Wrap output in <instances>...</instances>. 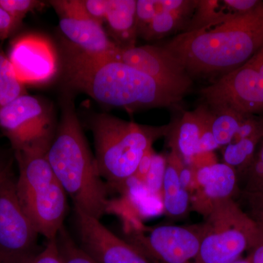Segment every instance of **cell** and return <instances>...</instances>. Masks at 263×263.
<instances>
[{"instance_id":"36","label":"cell","mask_w":263,"mask_h":263,"mask_svg":"<svg viewBox=\"0 0 263 263\" xmlns=\"http://www.w3.org/2000/svg\"><path fill=\"white\" fill-rule=\"evenodd\" d=\"M233 263H252V262H251L250 259H249V257H247L246 258L240 257V258L237 259L236 261H235V262Z\"/></svg>"},{"instance_id":"34","label":"cell","mask_w":263,"mask_h":263,"mask_svg":"<svg viewBox=\"0 0 263 263\" xmlns=\"http://www.w3.org/2000/svg\"><path fill=\"white\" fill-rule=\"evenodd\" d=\"M17 24L18 22L0 7V38L6 37Z\"/></svg>"},{"instance_id":"17","label":"cell","mask_w":263,"mask_h":263,"mask_svg":"<svg viewBox=\"0 0 263 263\" xmlns=\"http://www.w3.org/2000/svg\"><path fill=\"white\" fill-rule=\"evenodd\" d=\"M136 0H108L103 24H106L112 41L119 48L136 46Z\"/></svg>"},{"instance_id":"18","label":"cell","mask_w":263,"mask_h":263,"mask_svg":"<svg viewBox=\"0 0 263 263\" xmlns=\"http://www.w3.org/2000/svg\"><path fill=\"white\" fill-rule=\"evenodd\" d=\"M167 159L162 186L164 212L171 217H181L188 212L191 197L180 182V171L184 166L183 159L171 151Z\"/></svg>"},{"instance_id":"15","label":"cell","mask_w":263,"mask_h":263,"mask_svg":"<svg viewBox=\"0 0 263 263\" xmlns=\"http://www.w3.org/2000/svg\"><path fill=\"white\" fill-rule=\"evenodd\" d=\"M213 112L205 103L192 111H186L180 119L171 122L167 137L171 151L183 162L196 155L203 133L212 127Z\"/></svg>"},{"instance_id":"33","label":"cell","mask_w":263,"mask_h":263,"mask_svg":"<svg viewBox=\"0 0 263 263\" xmlns=\"http://www.w3.org/2000/svg\"><path fill=\"white\" fill-rule=\"evenodd\" d=\"M155 151L153 148L148 151V152L143 156V158L140 162L139 165H138V169H137L136 174H135L133 177L136 178L137 180L144 183L145 179L147 174H148V171H149L151 164H152V157H153Z\"/></svg>"},{"instance_id":"12","label":"cell","mask_w":263,"mask_h":263,"mask_svg":"<svg viewBox=\"0 0 263 263\" xmlns=\"http://www.w3.org/2000/svg\"><path fill=\"white\" fill-rule=\"evenodd\" d=\"M81 248L98 263H152L100 219L75 209Z\"/></svg>"},{"instance_id":"8","label":"cell","mask_w":263,"mask_h":263,"mask_svg":"<svg viewBox=\"0 0 263 263\" xmlns=\"http://www.w3.org/2000/svg\"><path fill=\"white\" fill-rule=\"evenodd\" d=\"M10 174L0 183V263H29L38 251L37 233L19 201Z\"/></svg>"},{"instance_id":"19","label":"cell","mask_w":263,"mask_h":263,"mask_svg":"<svg viewBox=\"0 0 263 263\" xmlns=\"http://www.w3.org/2000/svg\"><path fill=\"white\" fill-rule=\"evenodd\" d=\"M210 108L213 112L212 132L215 141L219 147L228 146L248 115L226 107Z\"/></svg>"},{"instance_id":"21","label":"cell","mask_w":263,"mask_h":263,"mask_svg":"<svg viewBox=\"0 0 263 263\" xmlns=\"http://www.w3.org/2000/svg\"><path fill=\"white\" fill-rule=\"evenodd\" d=\"M223 5L218 0H197L193 17L183 32L198 30L224 20L233 13L226 12L228 10L224 5L222 8Z\"/></svg>"},{"instance_id":"16","label":"cell","mask_w":263,"mask_h":263,"mask_svg":"<svg viewBox=\"0 0 263 263\" xmlns=\"http://www.w3.org/2000/svg\"><path fill=\"white\" fill-rule=\"evenodd\" d=\"M197 0H155V15L138 33L146 41L160 39L187 27Z\"/></svg>"},{"instance_id":"26","label":"cell","mask_w":263,"mask_h":263,"mask_svg":"<svg viewBox=\"0 0 263 263\" xmlns=\"http://www.w3.org/2000/svg\"><path fill=\"white\" fill-rule=\"evenodd\" d=\"M41 5L40 2L33 0H0V7L18 23L29 12L39 8Z\"/></svg>"},{"instance_id":"29","label":"cell","mask_w":263,"mask_h":263,"mask_svg":"<svg viewBox=\"0 0 263 263\" xmlns=\"http://www.w3.org/2000/svg\"><path fill=\"white\" fill-rule=\"evenodd\" d=\"M84 11L91 18L103 24L108 0H81Z\"/></svg>"},{"instance_id":"10","label":"cell","mask_w":263,"mask_h":263,"mask_svg":"<svg viewBox=\"0 0 263 263\" xmlns=\"http://www.w3.org/2000/svg\"><path fill=\"white\" fill-rule=\"evenodd\" d=\"M60 18V27L69 44L87 56L116 57L119 48L113 42L103 24L84 11L81 0L51 2Z\"/></svg>"},{"instance_id":"9","label":"cell","mask_w":263,"mask_h":263,"mask_svg":"<svg viewBox=\"0 0 263 263\" xmlns=\"http://www.w3.org/2000/svg\"><path fill=\"white\" fill-rule=\"evenodd\" d=\"M51 118L41 100L27 94L0 110V128L15 151L31 147H49Z\"/></svg>"},{"instance_id":"2","label":"cell","mask_w":263,"mask_h":263,"mask_svg":"<svg viewBox=\"0 0 263 263\" xmlns=\"http://www.w3.org/2000/svg\"><path fill=\"white\" fill-rule=\"evenodd\" d=\"M263 46V3L243 14L183 32L164 45L190 77H205L238 68Z\"/></svg>"},{"instance_id":"25","label":"cell","mask_w":263,"mask_h":263,"mask_svg":"<svg viewBox=\"0 0 263 263\" xmlns=\"http://www.w3.org/2000/svg\"><path fill=\"white\" fill-rule=\"evenodd\" d=\"M166 164V157L158 154H154L150 169L144 181L145 186L150 195L162 197V186Z\"/></svg>"},{"instance_id":"3","label":"cell","mask_w":263,"mask_h":263,"mask_svg":"<svg viewBox=\"0 0 263 263\" xmlns=\"http://www.w3.org/2000/svg\"><path fill=\"white\" fill-rule=\"evenodd\" d=\"M58 182L78 209L100 219L108 212V187L100 176L70 100L65 102L61 120L47 152Z\"/></svg>"},{"instance_id":"31","label":"cell","mask_w":263,"mask_h":263,"mask_svg":"<svg viewBox=\"0 0 263 263\" xmlns=\"http://www.w3.org/2000/svg\"><path fill=\"white\" fill-rule=\"evenodd\" d=\"M184 163L197 170L213 165L218 162L214 152H206L196 154L185 161Z\"/></svg>"},{"instance_id":"32","label":"cell","mask_w":263,"mask_h":263,"mask_svg":"<svg viewBox=\"0 0 263 263\" xmlns=\"http://www.w3.org/2000/svg\"><path fill=\"white\" fill-rule=\"evenodd\" d=\"M248 257L252 263H263V226L258 224V233L254 245L249 249Z\"/></svg>"},{"instance_id":"13","label":"cell","mask_w":263,"mask_h":263,"mask_svg":"<svg viewBox=\"0 0 263 263\" xmlns=\"http://www.w3.org/2000/svg\"><path fill=\"white\" fill-rule=\"evenodd\" d=\"M19 81L24 84H42L57 72V60L51 45L39 36L26 35L12 45L8 56Z\"/></svg>"},{"instance_id":"4","label":"cell","mask_w":263,"mask_h":263,"mask_svg":"<svg viewBox=\"0 0 263 263\" xmlns=\"http://www.w3.org/2000/svg\"><path fill=\"white\" fill-rule=\"evenodd\" d=\"M171 122L149 126L124 120L108 114L93 116L90 128L95 139V160L108 187L122 193L128 180L154 143L167 137Z\"/></svg>"},{"instance_id":"1","label":"cell","mask_w":263,"mask_h":263,"mask_svg":"<svg viewBox=\"0 0 263 263\" xmlns=\"http://www.w3.org/2000/svg\"><path fill=\"white\" fill-rule=\"evenodd\" d=\"M65 72L71 87L99 103L128 112L170 108L183 98L115 57L87 56L69 43L65 51Z\"/></svg>"},{"instance_id":"14","label":"cell","mask_w":263,"mask_h":263,"mask_svg":"<svg viewBox=\"0 0 263 263\" xmlns=\"http://www.w3.org/2000/svg\"><path fill=\"white\" fill-rule=\"evenodd\" d=\"M236 171L226 163H218L195 171V208L205 216L213 202L233 198L239 193Z\"/></svg>"},{"instance_id":"23","label":"cell","mask_w":263,"mask_h":263,"mask_svg":"<svg viewBox=\"0 0 263 263\" xmlns=\"http://www.w3.org/2000/svg\"><path fill=\"white\" fill-rule=\"evenodd\" d=\"M56 240L62 263H98L76 245L64 227L57 234Z\"/></svg>"},{"instance_id":"28","label":"cell","mask_w":263,"mask_h":263,"mask_svg":"<svg viewBox=\"0 0 263 263\" xmlns=\"http://www.w3.org/2000/svg\"><path fill=\"white\" fill-rule=\"evenodd\" d=\"M29 263H62L56 238L48 240L46 247Z\"/></svg>"},{"instance_id":"24","label":"cell","mask_w":263,"mask_h":263,"mask_svg":"<svg viewBox=\"0 0 263 263\" xmlns=\"http://www.w3.org/2000/svg\"><path fill=\"white\" fill-rule=\"evenodd\" d=\"M248 168L241 174L243 188L240 191L263 193V138Z\"/></svg>"},{"instance_id":"6","label":"cell","mask_w":263,"mask_h":263,"mask_svg":"<svg viewBox=\"0 0 263 263\" xmlns=\"http://www.w3.org/2000/svg\"><path fill=\"white\" fill-rule=\"evenodd\" d=\"M210 108H230L247 115L263 112V46L238 68L200 90Z\"/></svg>"},{"instance_id":"20","label":"cell","mask_w":263,"mask_h":263,"mask_svg":"<svg viewBox=\"0 0 263 263\" xmlns=\"http://www.w3.org/2000/svg\"><path fill=\"white\" fill-rule=\"evenodd\" d=\"M262 138L263 132L230 143L224 148V163L234 168L239 176L248 168Z\"/></svg>"},{"instance_id":"11","label":"cell","mask_w":263,"mask_h":263,"mask_svg":"<svg viewBox=\"0 0 263 263\" xmlns=\"http://www.w3.org/2000/svg\"><path fill=\"white\" fill-rule=\"evenodd\" d=\"M115 58L153 78L183 98L193 86V79L183 66L163 46L119 48Z\"/></svg>"},{"instance_id":"27","label":"cell","mask_w":263,"mask_h":263,"mask_svg":"<svg viewBox=\"0 0 263 263\" xmlns=\"http://www.w3.org/2000/svg\"><path fill=\"white\" fill-rule=\"evenodd\" d=\"M238 195L245 208L243 211L257 224L263 226V193L240 191Z\"/></svg>"},{"instance_id":"30","label":"cell","mask_w":263,"mask_h":263,"mask_svg":"<svg viewBox=\"0 0 263 263\" xmlns=\"http://www.w3.org/2000/svg\"><path fill=\"white\" fill-rule=\"evenodd\" d=\"M227 9L233 13L243 14L258 8L263 1L260 0H223Z\"/></svg>"},{"instance_id":"5","label":"cell","mask_w":263,"mask_h":263,"mask_svg":"<svg viewBox=\"0 0 263 263\" xmlns=\"http://www.w3.org/2000/svg\"><path fill=\"white\" fill-rule=\"evenodd\" d=\"M203 235L193 263H233L252 248L258 224L234 199L213 202L205 215Z\"/></svg>"},{"instance_id":"35","label":"cell","mask_w":263,"mask_h":263,"mask_svg":"<svg viewBox=\"0 0 263 263\" xmlns=\"http://www.w3.org/2000/svg\"><path fill=\"white\" fill-rule=\"evenodd\" d=\"M9 174V167H8L0 171V183L3 182V181L6 179L7 176Z\"/></svg>"},{"instance_id":"7","label":"cell","mask_w":263,"mask_h":263,"mask_svg":"<svg viewBox=\"0 0 263 263\" xmlns=\"http://www.w3.org/2000/svg\"><path fill=\"white\" fill-rule=\"evenodd\" d=\"M126 241L152 263H193L200 249L203 224L127 228Z\"/></svg>"},{"instance_id":"22","label":"cell","mask_w":263,"mask_h":263,"mask_svg":"<svg viewBox=\"0 0 263 263\" xmlns=\"http://www.w3.org/2000/svg\"><path fill=\"white\" fill-rule=\"evenodd\" d=\"M25 94L24 84L15 75L9 58L0 52V110Z\"/></svg>"}]
</instances>
